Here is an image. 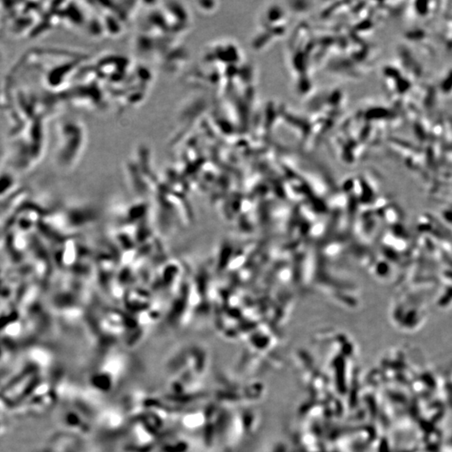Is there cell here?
I'll use <instances>...</instances> for the list:
<instances>
[{"label": "cell", "instance_id": "cell-1", "mask_svg": "<svg viewBox=\"0 0 452 452\" xmlns=\"http://www.w3.org/2000/svg\"><path fill=\"white\" fill-rule=\"evenodd\" d=\"M439 93L445 98H452V69L445 73L438 86Z\"/></svg>", "mask_w": 452, "mask_h": 452}, {"label": "cell", "instance_id": "cell-2", "mask_svg": "<svg viewBox=\"0 0 452 452\" xmlns=\"http://www.w3.org/2000/svg\"><path fill=\"white\" fill-rule=\"evenodd\" d=\"M436 2H416L414 3V9L416 13L417 16L423 17V18H427L430 16L434 13L436 7Z\"/></svg>", "mask_w": 452, "mask_h": 452}]
</instances>
